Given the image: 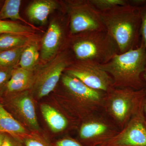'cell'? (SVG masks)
<instances>
[{
    "instance_id": "9c48e42d",
    "label": "cell",
    "mask_w": 146,
    "mask_h": 146,
    "mask_svg": "<svg viewBox=\"0 0 146 146\" xmlns=\"http://www.w3.org/2000/svg\"><path fill=\"white\" fill-rule=\"evenodd\" d=\"M65 72L95 90L107 94L115 89L112 78L100 68L99 64L77 60L66 68Z\"/></svg>"
},
{
    "instance_id": "30bf717a",
    "label": "cell",
    "mask_w": 146,
    "mask_h": 146,
    "mask_svg": "<svg viewBox=\"0 0 146 146\" xmlns=\"http://www.w3.org/2000/svg\"><path fill=\"white\" fill-rule=\"evenodd\" d=\"M4 103L16 119L31 131L39 132L32 96L29 91L5 96Z\"/></svg>"
},
{
    "instance_id": "ac0fdd59",
    "label": "cell",
    "mask_w": 146,
    "mask_h": 146,
    "mask_svg": "<svg viewBox=\"0 0 146 146\" xmlns=\"http://www.w3.org/2000/svg\"><path fill=\"white\" fill-rule=\"evenodd\" d=\"M38 47L35 44L28 45L21 54L18 65L20 68L33 71L39 58Z\"/></svg>"
},
{
    "instance_id": "1f68e13d",
    "label": "cell",
    "mask_w": 146,
    "mask_h": 146,
    "mask_svg": "<svg viewBox=\"0 0 146 146\" xmlns=\"http://www.w3.org/2000/svg\"><path fill=\"white\" fill-rule=\"evenodd\" d=\"M2 4V1H0V8H1V5Z\"/></svg>"
},
{
    "instance_id": "d6986e66",
    "label": "cell",
    "mask_w": 146,
    "mask_h": 146,
    "mask_svg": "<svg viewBox=\"0 0 146 146\" xmlns=\"http://www.w3.org/2000/svg\"><path fill=\"white\" fill-rule=\"evenodd\" d=\"M28 37L20 35L5 33L0 35V52L28 44Z\"/></svg>"
},
{
    "instance_id": "cb8c5ba5",
    "label": "cell",
    "mask_w": 146,
    "mask_h": 146,
    "mask_svg": "<svg viewBox=\"0 0 146 146\" xmlns=\"http://www.w3.org/2000/svg\"><path fill=\"white\" fill-rule=\"evenodd\" d=\"M15 67H0V96H3L7 82Z\"/></svg>"
},
{
    "instance_id": "8992f818",
    "label": "cell",
    "mask_w": 146,
    "mask_h": 146,
    "mask_svg": "<svg viewBox=\"0 0 146 146\" xmlns=\"http://www.w3.org/2000/svg\"><path fill=\"white\" fill-rule=\"evenodd\" d=\"M73 63L70 53L65 50L56 55L34 74L30 89L36 98L40 99L52 92L66 68Z\"/></svg>"
},
{
    "instance_id": "4fadbf2b",
    "label": "cell",
    "mask_w": 146,
    "mask_h": 146,
    "mask_svg": "<svg viewBox=\"0 0 146 146\" xmlns=\"http://www.w3.org/2000/svg\"><path fill=\"white\" fill-rule=\"evenodd\" d=\"M40 110L43 117L53 132L60 133L69 128L74 118L64 114L49 105H41Z\"/></svg>"
},
{
    "instance_id": "5b68a950",
    "label": "cell",
    "mask_w": 146,
    "mask_h": 146,
    "mask_svg": "<svg viewBox=\"0 0 146 146\" xmlns=\"http://www.w3.org/2000/svg\"><path fill=\"white\" fill-rule=\"evenodd\" d=\"M146 96V88H115L106 94L103 108L121 130L138 112Z\"/></svg>"
},
{
    "instance_id": "e0dca14e",
    "label": "cell",
    "mask_w": 146,
    "mask_h": 146,
    "mask_svg": "<svg viewBox=\"0 0 146 146\" xmlns=\"http://www.w3.org/2000/svg\"><path fill=\"white\" fill-rule=\"evenodd\" d=\"M21 0H6L0 9V20L9 19L11 21H21L33 27L21 17L20 14Z\"/></svg>"
},
{
    "instance_id": "83f0119b",
    "label": "cell",
    "mask_w": 146,
    "mask_h": 146,
    "mask_svg": "<svg viewBox=\"0 0 146 146\" xmlns=\"http://www.w3.org/2000/svg\"><path fill=\"white\" fill-rule=\"evenodd\" d=\"M146 3V0H130L128 3L131 5L136 7H141Z\"/></svg>"
},
{
    "instance_id": "ffe728a7",
    "label": "cell",
    "mask_w": 146,
    "mask_h": 146,
    "mask_svg": "<svg viewBox=\"0 0 146 146\" xmlns=\"http://www.w3.org/2000/svg\"><path fill=\"white\" fill-rule=\"evenodd\" d=\"M27 45L0 52V67H16Z\"/></svg>"
},
{
    "instance_id": "52a82bcc",
    "label": "cell",
    "mask_w": 146,
    "mask_h": 146,
    "mask_svg": "<svg viewBox=\"0 0 146 146\" xmlns=\"http://www.w3.org/2000/svg\"><path fill=\"white\" fill-rule=\"evenodd\" d=\"M69 16V29L71 36L96 31L106 30L99 11L89 0L65 2Z\"/></svg>"
},
{
    "instance_id": "4dcf8cb0",
    "label": "cell",
    "mask_w": 146,
    "mask_h": 146,
    "mask_svg": "<svg viewBox=\"0 0 146 146\" xmlns=\"http://www.w3.org/2000/svg\"><path fill=\"white\" fill-rule=\"evenodd\" d=\"M142 77H143V80L146 83V67L145 69V70L144 71Z\"/></svg>"
},
{
    "instance_id": "5bb4252c",
    "label": "cell",
    "mask_w": 146,
    "mask_h": 146,
    "mask_svg": "<svg viewBox=\"0 0 146 146\" xmlns=\"http://www.w3.org/2000/svg\"><path fill=\"white\" fill-rule=\"evenodd\" d=\"M34 73L19 67L13 69L11 77L7 82L3 95L17 94L28 91L31 88Z\"/></svg>"
},
{
    "instance_id": "7402d4cb",
    "label": "cell",
    "mask_w": 146,
    "mask_h": 146,
    "mask_svg": "<svg viewBox=\"0 0 146 146\" xmlns=\"http://www.w3.org/2000/svg\"><path fill=\"white\" fill-rule=\"evenodd\" d=\"M21 141L24 146H53L39 132L31 131L24 136Z\"/></svg>"
},
{
    "instance_id": "d4e9b609",
    "label": "cell",
    "mask_w": 146,
    "mask_h": 146,
    "mask_svg": "<svg viewBox=\"0 0 146 146\" xmlns=\"http://www.w3.org/2000/svg\"><path fill=\"white\" fill-rule=\"evenodd\" d=\"M141 23L140 27V35L141 42L146 48V3L143 6L140 7Z\"/></svg>"
},
{
    "instance_id": "9a60e30c",
    "label": "cell",
    "mask_w": 146,
    "mask_h": 146,
    "mask_svg": "<svg viewBox=\"0 0 146 146\" xmlns=\"http://www.w3.org/2000/svg\"><path fill=\"white\" fill-rule=\"evenodd\" d=\"M58 7V3L53 0L35 1L28 7L27 15L32 23L43 25L46 23L50 14Z\"/></svg>"
},
{
    "instance_id": "44dd1931",
    "label": "cell",
    "mask_w": 146,
    "mask_h": 146,
    "mask_svg": "<svg viewBox=\"0 0 146 146\" xmlns=\"http://www.w3.org/2000/svg\"><path fill=\"white\" fill-rule=\"evenodd\" d=\"M34 31L31 27L11 21L0 20V35L12 33L27 36L32 34Z\"/></svg>"
},
{
    "instance_id": "ba28073f",
    "label": "cell",
    "mask_w": 146,
    "mask_h": 146,
    "mask_svg": "<svg viewBox=\"0 0 146 146\" xmlns=\"http://www.w3.org/2000/svg\"><path fill=\"white\" fill-rule=\"evenodd\" d=\"M80 121L78 141L85 146L101 145L119 131L109 121L96 113Z\"/></svg>"
},
{
    "instance_id": "4316f807",
    "label": "cell",
    "mask_w": 146,
    "mask_h": 146,
    "mask_svg": "<svg viewBox=\"0 0 146 146\" xmlns=\"http://www.w3.org/2000/svg\"><path fill=\"white\" fill-rule=\"evenodd\" d=\"M3 146H24L22 141L5 133Z\"/></svg>"
},
{
    "instance_id": "7c38bea8",
    "label": "cell",
    "mask_w": 146,
    "mask_h": 146,
    "mask_svg": "<svg viewBox=\"0 0 146 146\" xmlns=\"http://www.w3.org/2000/svg\"><path fill=\"white\" fill-rule=\"evenodd\" d=\"M63 27L57 21L51 22L42 39L41 57L42 60L47 61L53 58L63 43Z\"/></svg>"
},
{
    "instance_id": "7a4b0ae2",
    "label": "cell",
    "mask_w": 146,
    "mask_h": 146,
    "mask_svg": "<svg viewBox=\"0 0 146 146\" xmlns=\"http://www.w3.org/2000/svg\"><path fill=\"white\" fill-rule=\"evenodd\" d=\"M99 65L111 77L115 88H146L142 77L146 67V48L142 42L138 48L117 54L107 63Z\"/></svg>"
},
{
    "instance_id": "2e32d148",
    "label": "cell",
    "mask_w": 146,
    "mask_h": 146,
    "mask_svg": "<svg viewBox=\"0 0 146 146\" xmlns=\"http://www.w3.org/2000/svg\"><path fill=\"white\" fill-rule=\"evenodd\" d=\"M0 132L21 140L30 131L0 103Z\"/></svg>"
},
{
    "instance_id": "8fae6325",
    "label": "cell",
    "mask_w": 146,
    "mask_h": 146,
    "mask_svg": "<svg viewBox=\"0 0 146 146\" xmlns=\"http://www.w3.org/2000/svg\"><path fill=\"white\" fill-rule=\"evenodd\" d=\"M146 121L143 104L117 135L100 146H146Z\"/></svg>"
},
{
    "instance_id": "d6a6232c",
    "label": "cell",
    "mask_w": 146,
    "mask_h": 146,
    "mask_svg": "<svg viewBox=\"0 0 146 146\" xmlns=\"http://www.w3.org/2000/svg\"></svg>"
},
{
    "instance_id": "6da1fadb",
    "label": "cell",
    "mask_w": 146,
    "mask_h": 146,
    "mask_svg": "<svg viewBox=\"0 0 146 146\" xmlns=\"http://www.w3.org/2000/svg\"><path fill=\"white\" fill-rule=\"evenodd\" d=\"M99 13L106 30L115 41L120 54L140 46V7L128 3Z\"/></svg>"
},
{
    "instance_id": "3957f363",
    "label": "cell",
    "mask_w": 146,
    "mask_h": 146,
    "mask_svg": "<svg viewBox=\"0 0 146 146\" xmlns=\"http://www.w3.org/2000/svg\"><path fill=\"white\" fill-rule=\"evenodd\" d=\"M60 79L64 92L60 96V102L72 117L81 121L103 107L106 93L90 88L66 73Z\"/></svg>"
},
{
    "instance_id": "603a6c76",
    "label": "cell",
    "mask_w": 146,
    "mask_h": 146,
    "mask_svg": "<svg viewBox=\"0 0 146 146\" xmlns=\"http://www.w3.org/2000/svg\"><path fill=\"white\" fill-rule=\"evenodd\" d=\"M89 2L99 11H105L118 6L128 3L127 0H89Z\"/></svg>"
},
{
    "instance_id": "f1b7e54d",
    "label": "cell",
    "mask_w": 146,
    "mask_h": 146,
    "mask_svg": "<svg viewBox=\"0 0 146 146\" xmlns=\"http://www.w3.org/2000/svg\"><path fill=\"white\" fill-rule=\"evenodd\" d=\"M5 133L0 132V146H3Z\"/></svg>"
},
{
    "instance_id": "f546056e",
    "label": "cell",
    "mask_w": 146,
    "mask_h": 146,
    "mask_svg": "<svg viewBox=\"0 0 146 146\" xmlns=\"http://www.w3.org/2000/svg\"><path fill=\"white\" fill-rule=\"evenodd\" d=\"M143 109L144 115H145L146 120V96L144 98L143 103Z\"/></svg>"
},
{
    "instance_id": "484cf974",
    "label": "cell",
    "mask_w": 146,
    "mask_h": 146,
    "mask_svg": "<svg viewBox=\"0 0 146 146\" xmlns=\"http://www.w3.org/2000/svg\"><path fill=\"white\" fill-rule=\"evenodd\" d=\"M53 145V146H85L78 140L69 136H65L60 138Z\"/></svg>"
},
{
    "instance_id": "277c9868",
    "label": "cell",
    "mask_w": 146,
    "mask_h": 146,
    "mask_svg": "<svg viewBox=\"0 0 146 146\" xmlns=\"http://www.w3.org/2000/svg\"><path fill=\"white\" fill-rule=\"evenodd\" d=\"M71 48L77 61L104 64L119 53L117 46L106 31L72 35Z\"/></svg>"
}]
</instances>
